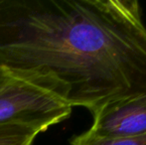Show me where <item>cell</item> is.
I'll return each instance as SVG.
<instances>
[{
    "mask_svg": "<svg viewBox=\"0 0 146 145\" xmlns=\"http://www.w3.org/2000/svg\"><path fill=\"white\" fill-rule=\"evenodd\" d=\"M65 87L42 69L14 70L0 91V124L24 123L45 131L70 117Z\"/></svg>",
    "mask_w": 146,
    "mask_h": 145,
    "instance_id": "6da1fadb",
    "label": "cell"
},
{
    "mask_svg": "<svg viewBox=\"0 0 146 145\" xmlns=\"http://www.w3.org/2000/svg\"><path fill=\"white\" fill-rule=\"evenodd\" d=\"M90 130L104 137H125L146 132V93L98 110Z\"/></svg>",
    "mask_w": 146,
    "mask_h": 145,
    "instance_id": "7a4b0ae2",
    "label": "cell"
},
{
    "mask_svg": "<svg viewBox=\"0 0 146 145\" xmlns=\"http://www.w3.org/2000/svg\"><path fill=\"white\" fill-rule=\"evenodd\" d=\"M41 130L24 123L0 124V145H33Z\"/></svg>",
    "mask_w": 146,
    "mask_h": 145,
    "instance_id": "3957f363",
    "label": "cell"
},
{
    "mask_svg": "<svg viewBox=\"0 0 146 145\" xmlns=\"http://www.w3.org/2000/svg\"><path fill=\"white\" fill-rule=\"evenodd\" d=\"M70 143L71 145H146V132L125 137H104L87 130L74 136Z\"/></svg>",
    "mask_w": 146,
    "mask_h": 145,
    "instance_id": "277c9868",
    "label": "cell"
},
{
    "mask_svg": "<svg viewBox=\"0 0 146 145\" xmlns=\"http://www.w3.org/2000/svg\"><path fill=\"white\" fill-rule=\"evenodd\" d=\"M13 72L14 70H12V69H8L0 65V91L9 83L12 75H13Z\"/></svg>",
    "mask_w": 146,
    "mask_h": 145,
    "instance_id": "5b68a950",
    "label": "cell"
}]
</instances>
